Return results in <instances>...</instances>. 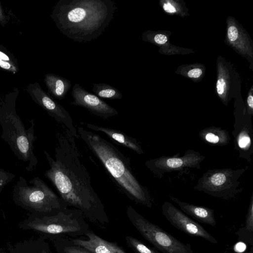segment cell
Segmentation results:
<instances>
[{"instance_id":"cell-1","label":"cell","mask_w":253,"mask_h":253,"mask_svg":"<svg viewBox=\"0 0 253 253\" xmlns=\"http://www.w3.org/2000/svg\"><path fill=\"white\" fill-rule=\"evenodd\" d=\"M55 138L54 158L43 151L49 167L45 177L68 208L81 211L85 218L95 224L108 223L104 206L91 185L76 137L64 125L57 124Z\"/></svg>"},{"instance_id":"cell-2","label":"cell","mask_w":253,"mask_h":253,"mask_svg":"<svg viewBox=\"0 0 253 253\" xmlns=\"http://www.w3.org/2000/svg\"><path fill=\"white\" fill-rule=\"evenodd\" d=\"M117 9L111 0H60L50 17L63 35L86 42L102 34Z\"/></svg>"},{"instance_id":"cell-3","label":"cell","mask_w":253,"mask_h":253,"mask_svg":"<svg viewBox=\"0 0 253 253\" xmlns=\"http://www.w3.org/2000/svg\"><path fill=\"white\" fill-rule=\"evenodd\" d=\"M76 129L79 137L98 158L120 190L135 203L151 208L150 193L137 179L129 158L99 134L83 126Z\"/></svg>"},{"instance_id":"cell-4","label":"cell","mask_w":253,"mask_h":253,"mask_svg":"<svg viewBox=\"0 0 253 253\" xmlns=\"http://www.w3.org/2000/svg\"><path fill=\"white\" fill-rule=\"evenodd\" d=\"M0 125L2 129L0 137L7 143L18 159L26 163L27 171L34 170L38 159L33 151L36 139L34 123L29 128L26 129L14 107L3 105L0 107Z\"/></svg>"},{"instance_id":"cell-5","label":"cell","mask_w":253,"mask_h":253,"mask_svg":"<svg viewBox=\"0 0 253 253\" xmlns=\"http://www.w3.org/2000/svg\"><path fill=\"white\" fill-rule=\"evenodd\" d=\"M12 198L23 208L40 215H51L68 208L60 197L38 176L28 184L20 176L13 186Z\"/></svg>"},{"instance_id":"cell-6","label":"cell","mask_w":253,"mask_h":253,"mask_svg":"<svg viewBox=\"0 0 253 253\" xmlns=\"http://www.w3.org/2000/svg\"><path fill=\"white\" fill-rule=\"evenodd\" d=\"M82 211L75 208H67L51 215H40L30 218L23 225L45 235L56 237H70L84 235L89 229Z\"/></svg>"},{"instance_id":"cell-7","label":"cell","mask_w":253,"mask_h":253,"mask_svg":"<svg viewBox=\"0 0 253 253\" xmlns=\"http://www.w3.org/2000/svg\"><path fill=\"white\" fill-rule=\"evenodd\" d=\"M246 170L245 168L209 169L199 179L194 188L216 198L233 199L243 190L240 187L239 179Z\"/></svg>"},{"instance_id":"cell-8","label":"cell","mask_w":253,"mask_h":253,"mask_svg":"<svg viewBox=\"0 0 253 253\" xmlns=\"http://www.w3.org/2000/svg\"><path fill=\"white\" fill-rule=\"evenodd\" d=\"M127 217L139 233L163 253H194L189 244H184L158 225L152 223L132 207H127Z\"/></svg>"},{"instance_id":"cell-9","label":"cell","mask_w":253,"mask_h":253,"mask_svg":"<svg viewBox=\"0 0 253 253\" xmlns=\"http://www.w3.org/2000/svg\"><path fill=\"white\" fill-rule=\"evenodd\" d=\"M205 156L194 150H188L182 156L178 153L173 156H161L147 161L145 165L155 176L162 178L170 172H185L189 169H201L200 164Z\"/></svg>"},{"instance_id":"cell-10","label":"cell","mask_w":253,"mask_h":253,"mask_svg":"<svg viewBox=\"0 0 253 253\" xmlns=\"http://www.w3.org/2000/svg\"><path fill=\"white\" fill-rule=\"evenodd\" d=\"M28 92L32 99L46 111L58 124H63L76 139L79 138L70 114L62 106L43 90L37 83L30 84Z\"/></svg>"},{"instance_id":"cell-11","label":"cell","mask_w":253,"mask_h":253,"mask_svg":"<svg viewBox=\"0 0 253 253\" xmlns=\"http://www.w3.org/2000/svg\"><path fill=\"white\" fill-rule=\"evenodd\" d=\"M162 211L166 219L178 230L189 235L203 238L211 243H217L215 238L204 227L171 203L164 202L162 206Z\"/></svg>"},{"instance_id":"cell-12","label":"cell","mask_w":253,"mask_h":253,"mask_svg":"<svg viewBox=\"0 0 253 253\" xmlns=\"http://www.w3.org/2000/svg\"><path fill=\"white\" fill-rule=\"evenodd\" d=\"M71 95L74 99L70 103L84 107L92 114L103 119L118 115V111L99 97L90 93L79 84L73 86Z\"/></svg>"},{"instance_id":"cell-13","label":"cell","mask_w":253,"mask_h":253,"mask_svg":"<svg viewBox=\"0 0 253 253\" xmlns=\"http://www.w3.org/2000/svg\"><path fill=\"white\" fill-rule=\"evenodd\" d=\"M86 239L68 237L74 244L83 247L92 253H127L116 242L103 239L89 229L84 235Z\"/></svg>"},{"instance_id":"cell-14","label":"cell","mask_w":253,"mask_h":253,"mask_svg":"<svg viewBox=\"0 0 253 253\" xmlns=\"http://www.w3.org/2000/svg\"><path fill=\"white\" fill-rule=\"evenodd\" d=\"M80 124L84 125L88 129L104 133L112 140L125 147L131 150L138 155L144 154V151L140 143L135 138L126 135L122 131L89 123L81 122Z\"/></svg>"},{"instance_id":"cell-15","label":"cell","mask_w":253,"mask_h":253,"mask_svg":"<svg viewBox=\"0 0 253 253\" xmlns=\"http://www.w3.org/2000/svg\"><path fill=\"white\" fill-rule=\"evenodd\" d=\"M171 200L180 208L181 211L198 221L214 226L216 224L214 211L206 207L197 206L180 201L169 196Z\"/></svg>"},{"instance_id":"cell-16","label":"cell","mask_w":253,"mask_h":253,"mask_svg":"<svg viewBox=\"0 0 253 253\" xmlns=\"http://www.w3.org/2000/svg\"><path fill=\"white\" fill-rule=\"evenodd\" d=\"M44 81L50 95L58 100H63L71 87V81L54 74H47Z\"/></svg>"},{"instance_id":"cell-17","label":"cell","mask_w":253,"mask_h":253,"mask_svg":"<svg viewBox=\"0 0 253 253\" xmlns=\"http://www.w3.org/2000/svg\"><path fill=\"white\" fill-rule=\"evenodd\" d=\"M199 135L203 141L212 145H226L231 140L229 132L226 129L215 126L202 129Z\"/></svg>"},{"instance_id":"cell-18","label":"cell","mask_w":253,"mask_h":253,"mask_svg":"<svg viewBox=\"0 0 253 253\" xmlns=\"http://www.w3.org/2000/svg\"><path fill=\"white\" fill-rule=\"evenodd\" d=\"M239 240H242L253 245V196L252 195L249 206L245 226L236 232Z\"/></svg>"},{"instance_id":"cell-19","label":"cell","mask_w":253,"mask_h":253,"mask_svg":"<svg viewBox=\"0 0 253 253\" xmlns=\"http://www.w3.org/2000/svg\"><path fill=\"white\" fill-rule=\"evenodd\" d=\"M58 253H92L84 248L72 243L68 237L52 238Z\"/></svg>"},{"instance_id":"cell-20","label":"cell","mask_w":253,"mask_h":253,"mask_svg":"<svg viewBox=\"0 0 253 253\" xmlns=\"http://www.w3.org/2000/svg\"><path fill=\"white\" fill-rule=\"evenodd\" d=\"M92 90L96 96L109 99H121L122 94L116 87L105 83L94 84Z\"/></svg>"},{"instance_id":"cell-21","label":"cell","mask_w":253,"mask_h":253,"mask_svg":"<svg viewBox=\"0 0 253 253\" xmlns=\"http://www.w3.org/2000/svg\"><path fill=\"white\" fill-rule=\"evenodd\" d=\"M125 239L127 246L135 253H159L156 250L148 247L134 237L127 235Z\"/></svg>"},{"instance_id":"cell-22","label":"cell","mask_w":253,"mask_h":253,"mask_svg":"<svg viewBox=\"0 0 253 253\" xmlns=\"http://www.w3.org/2000/svg\"><path fill=\"white\" fill-rule=\"evenodd\" d=\"M0 67L13 73L17 71L15 65L8 55L1 51H0Z\"/></svg>"},{"instance_id":"cell-23","label":"cell","mask_w":253,"mask_h":253,"mask_svg":"<svg viewBox=\"0 0 253 253\" xmlns=\"http://www.w3.org/2000/svg\"><path fill=\"white\" fill-rule=\"evenodd\" d=\"M15 175L0 168V192L15 177Z\"/></svg>"},{"instance_id":"cell-24","label":"cell","mask_w":253,"mask_h":253,"mask_svg":"<svg viewBox=\"0 0 253 253\" xmlns=\"http://www.w3.org/2000/svg\"><path fill=\"white\" fill-rule=\"evenodd\" d=\"M228 36L231 41H235L238 38V30L235 26H230L228 29Z\"/></svg>"},{"instance_id":"cell-25","label":"cell","mask_w":253,"mask_h":253,"mask_svg":"<svg viewBox=\"0 0 253 253\" xmlns=\"http://www.w3.org/2000/svg\"><path fill=\"white\" fill-rule=\"evenodd\" d=\"M225 86V83L223 79H219L217 80L216 83V88L217 92L219 95H220L223 93Z\"/></svg>"},{"instance_id":"cell-26","label":"cell","mask_w":253,"mask_h":253,"mask_svg":"<svg viewBox=\"0 0 253 253\" xmlns=\"http://www.w3.org/2000/svg\"><path fill=\"white\" fill-rule=\"evenodd\" d=\"M202 73V70L199 68L193 69L188 73V76L190 78H197L201 76Z\"/></svg>"},{"instance_id":"cell-27","label":"cell","mask_w":253,"mask_h":253,"mask_svg":"<svg viewBox=\"0 0 253 253\" xmlns=\"http://www.w3.org/2000/svg\"><path fill=\"white\" fill-rule=\"evenodd\" d=\"M155 42L158 44H164L167 41V38L162 34H158L154 37Z\"/></svg>"},{"instance_id":"cell-28","label":"cell","mask_w":253,"mask_h":253,"mask_svg":"<svg viewBox=\"0 0 253 253\" xmlns=\"http://www.w3.org/2000/svg\"><path fill=\"white\" fill-rule=\"evenodd\" d=\"M234 249L238 253L243 252L246 249V245L242 242H239L235 245Z\"/></svg>"},{"instance_id":"cell-29","label":"cell","mask_w":253,"mask_h":253,"mask_svg":"<svg viewBox=\"0 0 253 253\" xmlns=\"http://www.w3.org/2000/svg\"><path fill=\"white\" fill-rule=\"evenodd\" d=\"M163 8L164 10L168 12L172 13L176 11L175 7L169 3H165Z\"/></svg>"},{"instance_id":"cell-30","label":"cell","mask_w":253,"mask_h":253,"mask_svg":"<svg viewBox=\"0 0 253 253\" xmlns=\"http://www.w3.org/2000/svg\"><path fill=\"white\" fill-rule=\"evenodd\" d=\"M247 103L249 108L252 110L253 108V96L250 95L247 98Z\"/></svg>"},{"instance_id":"cell-31","label":"cell","mask_w":253,"mask_h":253,"mask_svg":"<svg viewBox=\"0 0 253 253\" xmlns=\"http://www.w3.org/2000/svg\"><path fill=\"white\" fill-rule=\"evenodd\" d=\"M4 16L0 4V24L3 22Z\"/></svg>"},{"instance_id":"cell-32","label":"cell","mask_w":253,"mask_h":253,"mask_svg":"<svg viewBox=\"0 0 253 253\" xmlns=\"http://www.w3.org/2000/svg\"><path fill=\"white\" fill-rule=\"evenodd\" d=\"M42 253H47L45 250H44L42 251Z\"/></svg>"}]
</instances>
